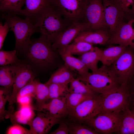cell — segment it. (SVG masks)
I'll return each mask as SVG.
<instances>
[{"label": "cell", "mask_w": 134, "mask_h": 134, "mask_svg": "<svg viewBox=\"0 0 134 134\" xmlns=\"http://www.w3.org/2000/svg\"><path fill=\"white\" fill-rule=\"evenodd\" d=\"M34 20L41 35L51 44L58 34L71 22L66 20L51 4Z\"/></svg>", "instance_id": "1"}, {"label": "cell", "mask_w": 134, "mask_h": 134, "mask_svg": "<svg viewBox=\"0 0 134 134\" xmlns=\"http://www.w3.org/2000/svg\"><path fill=\"white\" fill-rule=\"evenodd\" d=\"M77 78L98 94H105L122 85L110 66L102 65L96 72L78 75Z\"/></svg>", "instance_id": "2"}, {"label": "cell", "mask_w": 134, "mask_h": 134, "mask_svg": "<svg viewBox=\"0 0 134 134\" xmlns=\"http://www.w3.org/2000/svg\"><path fill=\"white\" fill-rule=\"evenodd\" d=\"M6 19L10 30L14 34L16 48L21 51L26 50L31 43L32 36L38 31L37 26L33 20L28 17L22 19L13 16H8Z\"/></svg>", "instance_id": "3"}, {"label": "cell", "mask_w": 134, "mask_h": 134, "mask_svg": "<svg viewBox=\"0 0 134 134\" xmlns=\"http://www.w3.org/2000/svg\"><path fill=\"white\" fill-rule=\"evenodd\" d=\"M130 102L128 86L121 85L102 94L100 112L121 113L129 107Z\"/></svg>", "instance_id": "4"}, {"label": "cell", "mask_w": 134, "mask_h": 134, "mask_svg": "<svg viewBox=\"0 0 134 134\" xmlns=\"http://www.w3.org/2000/svg\"><path fill=\"white\" fill-rule=\"evenodd\" d=\"M27 56L31 61L39 66L45 67L52 64L56 54L52 44L41 35L32 41L27 49Z\"/></svg>", "instance_id": "5"}, {"label": "cell", "mask_w": 134, "mask_h": 134, "mask_svg": "<svg viewBox=\"0 0 134 134\" xmlns=\"http://www.w3.org/2000/svg\"><path fill=\"white\" fill-rule=\"evenodd\" d=\"M102 94H97L87 98L75 107L68 108V120L84 123L101 111Z\"/></svg>", "instance_id": "6"}, {"label": "cell", "mask_w": 134, "mask_h": 134, "mask_svg": "<svg viewBox=\"0 0 134 134\" xmlns=\"http://www.w3.org/2000/svg\"><path fill=\"white\" fill-rule=\"evenodd\" d=\"M130 46L110 66L121 85H127L134 76V52Z\"/></svg>", "instance_id": "7"}, {"label": "cell", "mask_w": 134, "mask_h": 134, "mask_svg": "<svg viewBox=\"0 0 134 134\" xmlns=\"http://www.w3.org/2000/svg\"><path fill=\"white\" fill-rule=\"evenodd\" d=\"M121 113L100 112L84 123L92 128L98 134H116L120 125Z\"/></svg>", "instance_id": "8"}, {"label": "cell", "mask_w": 134, "mask_h": 134, "mask_svg": "<svg viewBox=\"0 0 134 134\" xmlns=\"http://www.w3.org/2000/svg\"><path fill=\"white\" fill-rule=\"evenodd\" d=\"M82 21L88 25L91 30L109 31L104 20L102 0H86Z\"/></svg>", "instance_id": "9"}, {"label": "cell", "mask_w": 134, "mask_h": 134, "mask_svg": "<svg viewBox=\"0 0 134 134\" xmlns=\"http://www.w3.org/2000/svg\"><path fill=\"white\" fill-rule=\"evenodd\" d=\"M90 30L88 25L84 21L72 22L57 35L52 44V47L55 51L65 48L81 33Z\"/></svg>", "instance_id": "10"}, {"label": "cell", "mask_w": 134, "mask_h": 134, "mask_svg": "<svg viewBox=\"0 0 134 134\" xmlns=\"http://www.w3.org/2000/svg\"><path fill=\"white\" fill-rule=\"evenodd\" d=\"M15 74V81L9 95V105L12 106L17 101L16 98L20 89L34 80L36 75L28 65L19 62L12 65Z\"/></svg>", "instance_id": "11"}, {"label": "cell", "mask_w": 134, "mask_h": 134, "mask_svg": "<svg viewBox=\"0 0 134 134\" xmlns=\"http://www.w3.org/2000/svg\"><path fill=\"white\" fill-rule=\"evenodd\" d=\"M86 0H51V4L67 21H82Z\"/></svg>", "instance_id": "12"}, {"label": "cell", "mask_w": 134, "mask_h": 134, "mask_svg": "<svg viewBox=\"0 0 134 134\" xmlns=\"http://www.w3.org/2000/svg\"><path fill=\"white\" fill-rule=\"evenodd\" d=\"M102 1L104 20L111 37L117 33L127 20L124 13L111 0Z\"/></svg>", "instance_id": "13"}, {"label": "cell", "mask_w": 134, "mask_h": 134, "mask_svg": "<svg viewBox=\"0 0 134 134\" xmlns=\"http://www.w3.org/2000/svg\"><path fill=\"white\" fill-rule=\"evenodd\" d=\"M48 102L35 105L34 109L47 113L61 120L68 117L69 111L66 104L65 97L50 100Z\"/></svg>", "instance_id": "14"}, {"label": "cell", "mask_w": 134, "mask_h": 134, "mask_svg": "<svg viewBox=\"0 0 134 134\" xmlns=\"http://www.w3.org/2000/svg\"><path fill=\"white\" fill-rule=\"evenodd\" d=\"M37 111L36 116L29 125L30 134H47L61 120L43 112Z\"/></svg>", "instance_id": "15"}, {"label": "cell", "mask_w": 134, "mask_h": 134, "mask_svg": "<svg viewBox=\"0 0 134 134\" xmlns=\"http://www.w3.org/2000/svg\"><path fill=\"white\" fill-rule=\"evenodd\" d=\"M111 37V34L108 30L87 31L80 33L73 42L82 41L93 44L105 45H107Z\"/></svg>", "instance_id": "16"}, {"label": "cell", "mask_w": 134, "mask_h": 134, "mask_svg": "<svg viewBox=\"0 0 134 134\" xmlns=\"http://www.w3.org/2000/svg\"><path fill=\"white\" fill-rule=\"evenodd\" d=\"M134 19L124 22L117 33L111 37L107 45L115 44L129 46L134 32L133 26Z\"/></svg>", "instance_id": "17"}, {"label": "cell", "mask_w": 134, "mask_h": 134, "mask_svg": "<svg viewBox=\"0 0 134 134\" xmlns=\"http://www.w3.org/2000/svg\"><path fill=\"white\" fill-rule=\"evenodd\" d=\"M34 109L31 105L21 106L19 110L15 112H5V117L9 118L12 124L29 125L34 117Z\"/></svg>", "instance_id": "18"}, {"label": "cell", "mask_w": 134, "mask_h": 134, "mask_svg": "<svg viewBox=\"0 0 134 134\" xmlns=\"http://www.w3.org/2000/svg\"><path fill=\"white\" fill-rule=\"evenodd\" d=\"M25 6L21 13L34 19L51 4V0H25Z\"/></svg>", "instance_id": "19"}, {"label": "cell", "mask_w": 134, "mask_h": 134, "mask_svg": "<svg viewBox=\"0 0 134 134\" xmlns=\"http://www.w3.org/2000/svg\"><path fill=\"white\" fill-rule=\"evenodd\" d=\"M57 51L64 61V64L71 70L76 72L78 75H84L89 72V69L80 59L67 53L65 48Z\"/></svg>", "instance_id": "20"}, {"label": "cell", "mask_w": 134, "mask_h": 134, "mask_svg": "<svg viewBox=\"0 0 134 134\" xmlns=\"http://www.w3.org/2000/svg\"><path fill=\"white\" fill-rule=\"evenodd\" d=\"M76 75L74 72L64 64L52 74L45 83L47 85L51 83L68 85Z\"/></svg>", "instance_id": "21"}, {"label": "cell", "mask_w": 134, "mask_h": 134, "mask_svg": "<svg viewBox=\"0 0 134 134\" xmlns=\"http://www.w3.org/2000/svg\"><path fill=\"white\" fill-rule=\"evenodd\" d=\"M102 50L100 59L102 65L111 66L121 55L128 47L118 45H109Z\"/></svg>", "instance_id": "22"}, {"label": "cell", "mask_w": 134, "mask_h": 134, "mask_svg": "<svg viewBox=\"0 0 134 134\" xmlns=\"http://www.w3.org/2000/svg\"><path fill=\"white\" fill-rule=\"evenodd\" d=\"M116 134H134V110L129 107L121 113L120 125Z\"/></svg>", "instance_id": "23"}, {"label": "cell", "mask_w": 134, "mask_h": 134, "mask_svg": "<svg viewBox=\"0 0 134 134\" xmlns=\"http://www.w3.org/2000/svg\"><path fill=\"white\" fill-rule=\"evenodd\" d=\"M102 50L97 47L94 49L80 55L78 58L92 72L97 71L99 68L98 64L100 59Z\"/></svg>", "instance_id": "24"}, {"label": "cell", "mask_w": 134, "mask_h": 134, "mask_svg": "<svg viewBox=\"0 0 134 134\" xmlns=\"http://www.w3.org/2000/svg\"><path fill=\"white\" fill-rule=\"evenodd\" d=\"M15 80V72L12 65L0 67V85L1 86L10 88L12 87Z\"/></svg>", "instance_id": "25"}, {"label": "cell", "mask_w": 134, "mask_h": 134, "mask_svg": "<svg viewBox=\"0 0 134 134\" xmlns=\"http://www.w3.org/2000/svg\"><path fill=\"white\" fill-rule=\"evenodd\" d=\"M93 44L82 41L74 42L65 48L66 51L71 55H81L94 49Z\"/></svg>", "instance_id": "26"}, {"label": "cell", "mask_w": 134, "mask_h": 134, "mask_svg": "<svg viewBox=\"0 0 134 134\" xmlns=\"http://www.w3.org/2000/svg\"><path fill=\"white\" fill-rule=\"evenodd\" d=\"M68 92L94 95L97 94L93 92L85 83L76 78H74L69 83Z\"/></svg>", "instance_id": "27"}, {"label": "cell", "mask_w": 134, "mask_h": 134, "mask_svg": "<svg viewBox=\"0 0 134 134\" xmlns=\"http://www.w3.org/2000/svg\"><path fill=\"white\" fill-rule=\"evenodd\" d=\"M68 121L69 134H98L93 128L85 124Z\"/></svg>", "instance_id": "28"}, {"label": "cell", "mask_w": 134, "mask_h": 134, "mask_svg": "<svg viewBox=\"0 0 134 134\" xmlns=\"http://www.w3.org/2000/svg\"><path fill=\"white\" fill-rule=\"evenodd\" d=\"M25 0H3L0 3V9L3 12L20 13Z\"/></svg>", "instance_id": "29"}, {"label": "cell", "mask_w": 134, "mask_h": 134, "mask_svg": "<svg viewBox=\"0 0 134 134\" xmlns=\"http://www.w3.org/2000/svg\"><path fill=\"white\" fill-rule=\"evenodd\" d=\"M36 105L41 104L50 100L48 86L36 80L35 97Z\"/></svg>", "instance_id": "30"}, {"label": "cell", "mask_w": 134, "mask_h": 134, "mask_svg": "<svg viewBox=\"0 0 134 134\" xmlns=\"http://www.w3.org/2000/svg\"><path fill=\"white\" fill-rule=\"evenodd\" d=\"M48 86L50 100L65 97L68 92V84L51 83Z\"/></svg>", "instance_id": "31"}, {"label": "cell", "mask_w": 134, "mask_h": 134, "mask_svg": "<svg viewBox=\"0 0 134 134\" xmlns=\"http://www.w3.org/2000/svg\"><path fill=\"white\" fill-rule=\"evenodd\" d=\"M94 95L68 92L65 97L66 104L68 108H74L87 98Z\"/></svg>", "instance_id": "32"}, {"label": "cell", "mask_w": 134, "mask_h": 134, "mask_svg": "<svg viewBox=\"0 0 134 134\" xmlns=\"http://www.w3.org/2000/svg\"><path fill=\"white\" fill-rule=\"evenodd\" d=\"M0 51V65L3 66L12 65L19 62L15 50L10 51L2 49Z\"/></svg>", "instance_id": "33"}, {"label": "cell", "mask_w": 134, "mask_h": 134, "mask_svg": "<svg viewBox=\"0 0 134 134\" xmlns=\"http://www.w3.org/2000/svg\"><path fill=\"white\" fill-rule=\"evenodd\" d=\"M123 12L128 21L134 19L132 9L134 4V0H111Z\"/></svg>", "instance_id": "34"}, {"label": "cell", "mask_w": 134, "mask_h": 134, "mask_svg": "<svg viewBox=\"0 0 134 134\" xmlns=\"http://www.w3.org/2000/svg\"><path fill=\"white\" fill-rule=\"evenodd\" d=\"M36 80L28 83L21 88L18 93L16 99L21 97L29 96L35 97Z\"/></svg>", "instance_id": "35"}, {"label": "cell", "mask_w": 134, "mask_h": 134, "mask_svg": "<svg viewBox=\"0 0 134 134\" xmlns=\"http://www.w3.org/2000/svg\"><path fill=\"white\" fill-rule=\"evenodd\" d=\"M7 134H30L28 130L20 125L19 124H12L6 131Z\"/></svg>", "instance_id": "36"}, {"label": "cell", "mask_w": 134, "mask_h": 134, "mask_svg": "<svg viewBox=\"0 0 134 134\" xmlns=\"http://www.w3.org/2000/svg\"><path fill=\"white\" fill-rule=\"evenodd\" d=\"M4 91L2 88L0 90V121H4L5 111V106L6 102L8 101L9 95L5 96L4 95Z\"/></svg>", "instance_id": "37"}, {"label": "cell", "mask_w": 134, "mask_h": 134, "mask_svg": "<svg viewBox=\"0 0 134 134\" xmlns=\"http://www.w3.org/2000/svg\"><path fill=\"white\" fill-rule=\"evenodd\" d=\"M65 119L61 120L59 123L58 127L54 131L51 132V134H69V127L68 121Z\"/></svg>", "instance_id": "38"}, {"label": "cell", "mask_w": 134, "mask_h": 134, "mask_svg": "<svg viewBox=\"0 0 134 134\" xmlns=\"http://www.w3.org/2000/svg\"><path fill=\"white\" fill-rule=\"evenodd\" d=\"M10 28L7 22L6 21L4 25L0 23V50L2 49L3 43Z\"/></svg>", "instance_id": "39"}, {"label": "cell", "mask_w": 134, "mask_h": 134, "mask_svg": "<svg viewBox=\"0 0 134 134\" xmlns=\"http://www.w3.org/2000/svg\"><path fill=\"white\" fill-rule=\"evenodd\" d=\"M32 97L29 96H24L17 98V101L20 105L21 106L30 105Z\"/></svg>", "instance_id": "40"}, {"label": "cell", "mask_w": 134, "mask_h": 134, "mask_svg": "<svg viewBox=\"0 0 134 134\" xmlns=\"http://www.w3.org/2000/svg\"><path fill=\"white\" fill-rule=\"evenodd\" d=\"M130 94L129 108L134 110V86H129Z\"/></svg>", "instance_id": "41"}, {"label": "cell", "mask_w": 134, "mask_h": 134, "mask_svg": "<svg viewBox=\"0 0 134 134\" xmlns=\"http://www.w3.org/2000/svg\"><path fill=\"white\" fill-rule=\"evenodd\" d=\"M129 46L134 50V29L132 39Z\"/></svg>", "instance_id": "42"}, {"label": "cell", "mask_w": 134, "mask_h": 134, "mask_svg": "<svg viewBox=\"0 0 134 134\" xmlns=\"http://www.w3.org/2000/svg\"><path fill=\"white\" fill-rule=\"evenodd\" d=\"M128 86H134V76L130 81L128 85Z\"/></svg>", "instance_id": "43"}, {"label": "cell", "mask_w": 134, "mask_h": 134, "mask_svg": "<svg viewBox=\"0 0 134 134\" xmlns=\"http://www.w3.org/2000/svg\"><path fill=\"white\" fill-rule=\"evenodd\" d=\"M132 12L133 14V16L134 17V4L133 5L132 8Z\"/></svg>", "instance_id": "44"}, {"label": "cell", "mask_w": 134, "mask_h": 134, "mask_svg": "<svg viewBox=\"0 0 134 134\" xmlns=\"http://www.w3.org/2000/svg\"><path fill=\"white\" fill-rule=\"evenodd\" d=\"M0 0V2H1L2 0Z\"/></svg>", "instance_id": "45"}]
</instances>
